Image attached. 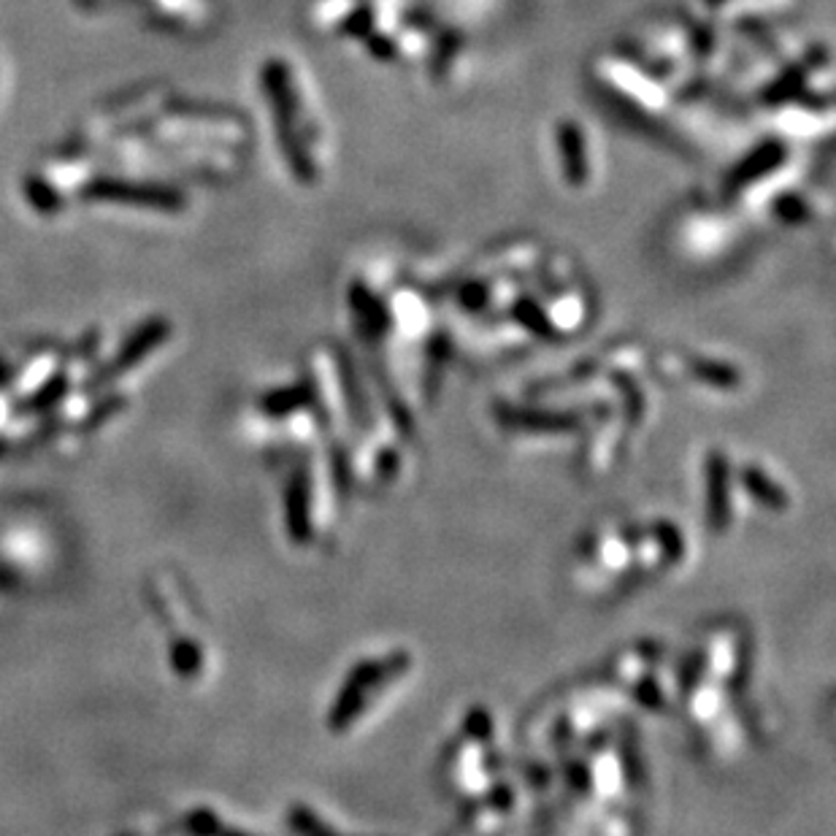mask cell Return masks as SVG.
<instances>
[{
    "instance_id": "6da1fadb",
    "label": "cell",
    "mask_w": 836,
    "mask_h": 836,
    "mask_svg": "<svg viewBox=\"0 0 836 836\" xmlns=\"http://www.w3.org/2000/svg\"><path fill=\"white\" fill-rule=\"evenodd\" d=\"M753 666V631L736 617L704 623L677 658L674 713L683 715L696 750L713 764H732L758 739Z\"/></svg>"
},
{
    "instance_id": "7a4b0ae2",
    "label": "cell",
    "mask_w": 836,
    "mask_h": 836,
    "mask_svg": "<svg viewBox=\"0 0 836 836\" xmlns=\"http://www.w3.org/2000/svg\"><path fill=\"white\" fill-rule=\"evenodd\" d=\"M688 534L669 517L601 520L574 547V577L593 596H626L688 560Z\"/></svg>"
},
{
    "instance_id": "3957f363",
    "label": "cell",
    "mask_w": 836,
    "mask_h": 836,
    "mask_svg": "<svg viewBox=\"0 0 836 836\" xmlns=\"http://www.w3.org/2000/svg\"><path fill=\"white\" fill-rule=\"evenodd\" d=\"M445 796L466 817L471 836H498L509 826L517 807L515 783L507 777L496 745V723L488 709L474 707L449 736L439 758Z\"/></svg>"
},
{
    "instance_id": "277c9868",
    "label": "cell",
    "mask_w": 836,
    "mask_h": 836,
    "mask_svg": "<svg viewBox=\"0 0 836 836\" xmlns=\"http://www.w3.org/2000/svg\"><path fill=\"white\" fill-rule=\"evenodd\" d=\"M601 679L641 715H671L677 701V658L660 641H628L609 655Z\"/></svg>"
},
{
    "instance_id": "5b68a950",
    "label": "cell",
    "mask_w": 836,
    "mask_h": 836,
    "mask_svg": "<svg viewBox=\"0 0 836 836\" xmlns=\"http://www.w3.org/2000/svg\"><path fill=\"white\" fill-rule=\"evenodd\" d=\"M411 669H415V658H411L409 650H404V647H398V650L374 653L355 660L352 669L341 679L334 701H330V732L336 736L352 734L358 723H364L368 715L377 713V707H382L385 698H388L398 685L407 683Z\"/></svg>"
},
{
    "instance_id": "8992f818",
    "label": "cell",
    "mask_w": 836,
    "mask_h": 836,
    "mask_svg": "<svg viewBox=\"0 0 836 836\" xmlns=\"http://www.w3.org/2000/svg\"><path fill=\"white\" fill-rule=\"evenodd\" d=\"M704 517L715 534L732 528L736 515V488H734V464L726 452H709L704 458Z\"/></svg>"
},
{
    "instance_id": "52a82bcc",
    "label": "cell",
    "mask_w": 836,
    "mask_h": 836,
    "mask_svg": "<svg viewBox=\"0 0 836 836\" xmlns=\"http://www.w3.org/2000/svg\"><path fill=\"white\" fill-rule=\"evenodd\" d=\"M734 488L736 498H745L760 515H783V511L794 507V496H790L788 485L769 466L750 464V460L734 466Z\"/></svg>"
}]
</instances>
